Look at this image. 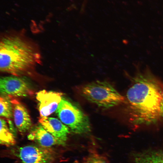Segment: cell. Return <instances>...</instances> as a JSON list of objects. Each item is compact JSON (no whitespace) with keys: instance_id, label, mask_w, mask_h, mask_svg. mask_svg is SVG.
Here are the masks:
<instances>
[{"instance_id":"14","label":"cell","mask_w":163,"mask_h":163,"mask_svg":"<svg viewBox=\"0 0 163 163\" xmlns=\"http://www.w3.org/2000/svg\"><path fill=\"white\" fill-rule=\"evenodd\" d=\"M84 163H108L106 160L99 154L92 153L90 154Z\"/></svg>"},{"instance_id":"15","label":"cell","mask_w":163,"mask_h":163,"mask_svg":"<svg viewBox=\"0 0 163 163\" xmlns=\"http://www.w3.org/2000/svg\"><path fill=\"white\" fill-rule=\"evenodd\" d=\"M73 163H81L78 161H75Z\"/></svg>"},{"instance_id":"2","label":"cell","mask_w":163,"mask_h":163,"mask_svg":"<svg viewBox=\"0 0 163 163\" xmlns=\"http://www.w3.org/2000/svg\"><path fill=\"white\" fill-rule=\"evenodd\" d=\"M41 62L36 46L24 36L9 33L1 38V72L20 76L30 72Z\"/></svg>"},{"instance_id":"3","label":"cell","mask_w":163,"mask_h":163,"mask_svg":"<svg viewBox=\"0 0 163 163\" xmlns=\"http://www.w3.org/2000/svg\"><path fill=\"white\" fill-rule=\"evenodd\" d=\"M80 91L87 100L103 108H109L125 101V97L105 81H97L85 85Z\"/></svg>"},{"instance_id":"1","label":"cell","mask_w":163,"mask_h":163,"mask_svg":"<svg viewBox=\"0 0 163 163\" xmlns=\"http://www.w3.org/2000/svg\"><path fill=\"white\" fill-rule=\"evenodd\" d=\"M129 120L135 128L163 119V82L146 68L131 78L125 101Z\"/></svg>"},{"instance_id":"9","label":"cell","mask_w":163,"mask_h":163,"mask_svg":"<svg viewBox=\"0 0 163 163\" xmlns=\"http://www.w3.org/2000/svg\"><path fill=\"white\" fill-rule=\"evenodd\" d=\"M28 139L43 147L52 148L56 145L64 146L66 144L46 131L41 125L36 126L27 136Z\"/></svg>"},{"instance_id":"4","label":"cell","mask_w":163,"mask_h":163,"mask_svg":"<svg viewBox=\"0 0 163 163\" xmlns=\"http://www.w3.org/2000/svg\"><path fill=\"white\" fill-rule=\"evenodd\" d=\"M56 112L60 120L74 133L83 134L90 131L88 117L76 105L62 98Z\"/></svg>"},{"instance_id":"10","label":"cell","mask_w":163,"mask_h":163,"mask_svg":"<svg viewBox=\"0 0 163 163\" xmlns=\"http://www.w3.org/2000/svg\"><path fill=\"white\" fill-rule=\"evenodd\" d=\"M39 121L46 131L66 144L69 128L60 120L55 118L40 117Z\"/></svg>"},{"instance_id":"11","label":"cell","mask_w":163,"mask_h":163,"mask_svg":"<svg viewBox=\"0 0 163 163\" xmlns=\"http://www.w3.org/2000/svg\"><path fill=\"white\" fill-rule=\"evenodd\" d=\"M136 163H163V151H149L137 154Z\"/></svg>"},{"instance_id":"5","label":"cell","mask_w":163,"mask_h":163,"mask_svg":"<svg viewBox=\"0 0 163 163\" xmlns=\"http://www.w3.org/2000/svg\"><path fill=\"white\" fill-rule=\"evenodd\" d=\"M11 150L21 163H52L56 160V152L51 148L29 145L16 147Z\"/></svg>"},{"instance_id":"6","label":"cell","mask_w":163,"mask_h":163,"mask_svg":"<svg viewBox=\"0 0 163 163\" xmlns=\"http://www.w3.org/2000/svg\"><path fill=\"white\" fill-rule=\"evenodd\" d=\"M0 91L2 95L11 97L27 96L33 93L26 79L13 75L0 78Z\"/></svg>"},{"instance_id":"13","label":"cell","mask_w":163,"mask_h":163,"mask_svg":"<svg viewBox=\"0 0 163 163\" xmlns=\"http://www.w3.org/2000/svg\"><path fill=\"white\" fill-rule=\"evenodd\" d=\"M0 115L7 119L13 116L12 105L10 97L4 95L0 97Z\"/></svg>"},{"instance_id":"12","label":"cell","mask_w":163,"mask_h":163,"mask_svg":"<svg viewBox=\"0 0 163 163\" xmlns=\"http://www.w3.org/2000/svg\"><path fill=\"white\" fill-rule=\"evenodd\" d=\"M0 132V142L1 145L9 147L15 144V135L9 127L6 122L1 118Z\"/></svg>"},{"instance_id":"8","label":"cell","mask_w":163,"mask_h":163,"mask_svg":"<svg viewBox=\"0 0 163 163\" xmlns=\"http://www.w3.org/2000/svg\"><path fill=\"white\" fill-rule=\"evenodd\" d=\"M12 105L13 116L15 125L21 133L28 131L32 125L29 113L24 106L14 97H10Z\"/></svg>"},{"instance_id":"7","label":"cell","mask_w":163,"mask_h":163,"mask_svg":"<svg viewBox=\"0 0 163 163\" xmlns=\"http://www.w3.org/2000/svg\"><path fill=\"white\" fill-rule=\"evenodd\" d=\"M62 94L57 92L40 91L36 94L40 117H47L56 110L62 99Z\"/></svg>"}]
</instances>
